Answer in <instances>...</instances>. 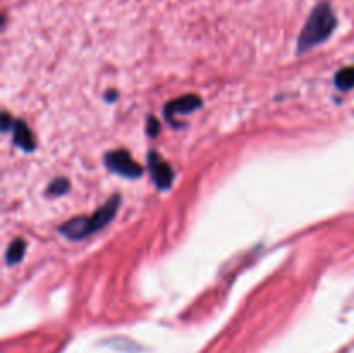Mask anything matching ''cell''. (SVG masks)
I'll return each instance as SVG.
<instances>
[{
  "mask_svg": "<svg viewBox=\"0 0 354 353\" xmlns=\"http://www.w3.org/2000/svg\"><path fill=\"white\" fill-rule=\"evenodd\" d=\"M24 251H26V242L23 239H16V241L10 242L9 249L6 253L7 265H14V263L21 262V258L24 256Z\"/></svg>",
  "mask_w": 354,
  "mask_h": 353,
  "instance_id": "7",
  "label": "cell"
},
{
  "mask_svg": "<svg viewBox=\"0 0 354 353\" xmlns=\"http://www.w3.org/2000/svg\"><path fill=\"white\" fill-rule=\"evenodd\" d=\"M201 104H203L201 97L194 96V93H189V96L178 97V99H175V100H171V102L166 104L165 114H166V118H168L169 123H175V114L192 113V111L199 109Z\"/></svg>",
  "mask_w": 354,
  "mask_h": 353,
  "instance_id": "5",
  "label": "cell"
},
{
  "mask_svg": "<svg viewBox=\"0 0 354 353\" xmlns=\"http://www.w3.org/2000/svg\"><path fill=\"white\" fill-rule=\"evenodd\" d=\"M12 134H14V144L19 145L24 151H33L35 149V137L28 125L23 121H14L12 125Z\"/></svg>",
  "mask_w": 354,
  "mask_h": 353,
  "instance_id": "6",
  "label": "cell"
},
{
  "mask_svg": "<svg viewBox=\"0 0 354 353\" xmlns=\"http://www.w3.org/2000/svg\"><path fill=\"white\" fill-rule=\"evenodd\" d=\"M335 85L341 90H349L354 87V68H344L335 75Z\"/></svg>",
  "mask_w": 354,
  "mask_h": 353,
  "instance_id": "8",
  "label": "cell"
},
{
  "mask_svg": "<svg viewBox=\"0 0 354 353\" xmlns=\"http://www.w3.org/2000/svg\"><path fill=\"white\" fill-rule=\"evenodd\" d=\"M69 190V182L66 179H55L54 182H50V185L47 187L48 196H62Z\"/></svg>",
  "mask_w": 354,
  "mask_h": 353,
  "instance_id": "9",
  "label": "cell"
},
{
  "mask_svg": "<svg viewBox=\"0 0 354 353\" xmlns=\"http://www.w3.org/2000/svg\"><path fill=\"white\" fill-rule=\"evenodd\" d=\"M147 159H149V168H151L152 179H154L156 185L162 190L169 189L173 183V176H175V173H173V168L168 165V161H165L158 152H151Z\"/></svg>",
  "mask_w": 354,
  "mask_h": 353,
  "instance_id": "4",
  "label": "cell"
},
{
  "mask_svg": "<svg viewBox=\"0 0 354 353\" xmlns=\"http://www.w3.org/2000/svg\"><path fill=\"white\" fill-rule=\"evenodd\" d=\"M147 132H149V135H151V137H156V135H158V132H159V121L154 120V118H151V120H149V123H147Z\"/></svg>",
  "mask_w": 354,
  "mask_h": 353,
  "instance_id": "10",
  "label": "cell"
},
{
  "mask_svg": "<svg viewBox=\"0 0 354 353\" xmlns=\"http://www.w3.org/2000/svg\"><path fill=\"white\" fill-rule=\"evenodd\" d=\"M120 196H113L106 201L102 208L95 211L90 217H76L73 220L66 221L64 225H61L59 232L66 237L73 239V241H80V239L86 237V235L93 234V232L102 230L104 227L111 224V220L114 218V215L120 210Z\"/></svg>",
  "mask_w": 354,
  "mask_h": 353,
  "instance_id": "2",
  "label": "cell"
},
{
  "mask_svg": "<svg viewBox=\"0 0 354 353\" xmlns=\"http://www.w3.org/2000/svg\"><path fill=\"white\" fill-rule=\"evenodd\" d=\"M335 28H337V14L328 0H322L311 9L303 30H301L299 38H297V52L303 54V52L311 51L327 42Z\"/></svg>",
  "mask_w": 354,
  "mask_h": 353,
  "instance_id": "1",
  "label": "cell"
},
{
  "mask_svg": "<svg viewBox=\"0 0 354 353\" xmlns=\"http://www.w3.org/2000/svg\"><path fill=\"white\" fill-rule=\"evenodd\" d=\"M106 165L111 172L128 176V179H137V176H140L144 173L142 166L124 149H118V151L109 152L106 156Z\"/></svg>",
  "mask_w": 354,
  "mask_h": 353,
  "instance_id": "3",
  "label": "cell"
}]
</instances>
